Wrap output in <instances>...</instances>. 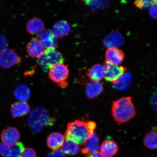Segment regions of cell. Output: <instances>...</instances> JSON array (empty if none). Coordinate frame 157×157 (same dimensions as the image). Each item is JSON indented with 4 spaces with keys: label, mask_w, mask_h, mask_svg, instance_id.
<instances>
[{
    "label": "cell",
    "mask_w": 157,
    "mask_h": 157,
    "mask_svg": "<svg viewBox=\"0 0 157 157\" xmlns=\"http://www.w3.org/2000/svg\"><path fill=\"white\" fill-rule=\"evenodd\" d=\"M99 138L95 132L82 145L81 152L84 155H89L98 152L99 150Z\"/></svg>",
    "instance_id": "cell-9"
},
{
    "label": "cell",
    "mask_w": 157,
    "mask_h": 157,
    "mask_svg": "<svg viewBox=\"0 0 157 157\" xmlns=\"http://www.w3.org/2000/svg\"><path fill=\"white\" fill-rule=\"evenodd\" d=\"M21 157H36V153L34 149L27 147L24 148Z\"/></svg>",
    "instance_id": "cell-29"
},
{
    "label": "cell",
    "mask_w": 157,
    "mask_h": 157,
    "mask_svg": "<svg viewBox=\"0 0 157 157\" xmlns=\"http://www.w3.org/2000/svg\"><path fill=\"white\" fill-rule=\"evenodd\" d=\"M103 90L101 84L99 82L92 81L88 83L86 86V95L89 99H93L102 93Z\"/></svg>",
    "instance_id": "cell-20"
},
{
    "label": "cell",
    "mask_w": 157,
    "mask_h": 157,
    "mask_svg": "<svg viewBox=\"0 0 157 157\" xmlns=\"http://www.w3.org/2000/svg\"><path fill=\"white\" fill-rule=\"evenodd\" d=\"M105 70L103 66L95 64L88 70L87 75L93 81L99 82L104 78Z\"/></svg>",
    "instance_id": "cell-17"
},
{
    "label": "cell",
    "mask_w": 157,
    "mask_h": 157,
    "mask_svg": "<svg viewBox=\"0 0 157 157\" xmlns=\"http://www.w3.org/2000/svg\"><path fill=\"white\" fill-rule=\"evenodd\" d=\"M1 136L2 142L7 146L11 147L19 142L20 133L16 128L8 127L2 131Z\"/></svg>",
    "instance_id": "cell-8"
},
{
    "label": "cell",
    "mask_w": 157,
    "mask_h": 157,
    "mask_svg": "<svg viewBox=\"0 0 157 157\" xmlns=\"http://www.w3.org/2000/svg\"><path fill=\"white\" fill-rule=\"evenodd\" d=\"M63 62V56L56 48L47 49L37 60L39 66L44 72L48 71L54 65Z\"/></svg>",
    "instance_id": "cell-4"
},
{
    "label": "cell",
    "mask_w": 157,
    "mask_h": 157,
    "mask_svg": "<svg viewBox=\"0 0 157 157\" xmlns=\"http://www.w3.org/2000/svg\"><path fill=\"white\" fill-rule=\"evenodd\" d=\"M46 157H66V156L62 151L58 149L48 153Z\"/></svg>",
    "instance_id": "cell-31"
},
{
    "label": "cell",
    "mask_w": 157,
    "mask_h": 157,
    "mask_svg": "<svg viewBox=\"0 0 157 157\" xmlns=\"http://www.w3.org/2000/svg\"><path fill=\"white\" fill-rule=\"evenodd\" d=\"M78 144L73 141L66 139L61 147V150L64 154L68 155H75L80 150Z\"/></svg>",
    "instance_id": "cell-23"
},
{
    "label": "cell",
    "mask_w": 157,
    "mask_h": 157,
    "mask_svg": "<svg viewBox=\"0 0 157 157\" xmlns=\"http://www.w3.org/2000/svg\"><path fill=\"white\" fill-rule=\"evenodd\" d=\"M111 111L114 119L119 125L130 121L136 115L132 97H123L114 101Z\"/></svg>",
    "instance_id": "cell-2"
},
{
    "label": "cell",
    "mask_w": 157,
    "mask_h": 157,
    "mask_svg": "<svg viewBox=\"0 0 157 157\" xmlns=\"http://www.w3.org/2000/svg\"><path fill=\"white\" fill-rule=\"evenodd\" d=\"M151 102L153 107L157 113V90L152 96Z\"/></svg>",
    "instance_id": "cell-33"
},
{
    "label": "cell",
    "mask_w": 157,
    "mask_h": 157,
    "mask_svg": "<svg viewBox=\"0 0 157 157\" xmlns=\"http://www.w3.org/2000/svg\"><path fill=\"white\" fill-rule=\"evenodd\" d=\"M69 74L67 66L63 63L54 65L49 69V76L53 82L57 83L59 87H66L68 83L66 80Z\"/></svg>",
    "instance_id": "cell-5"
},
{
    "label": "cell",
    "mask_w": 157,
    "mask_h": 157,
    "mask_svg": "<svg viewBox=\"0 0 157 157\" xmlns=\"http://www.w3.org/2000/svg\"><path fill=\"white\" fill-rule=\"evenodd\" d=\"M96 126V123L93 121H75L68 124L65 137L82 145L93 134Z\"/></svg>",
    "instance_id": "cell-1"
},
{
    "label": "cell",
    "mask_w": 157,
    "mask_h": 157,
    "mask_svg": "<svg viewBox=\"0 0 157 157\" xmlns=\"http://www.w3.org/2000/svg\"><path fill=\"white\" fill-rule=\"evenodd\" d=\"M109 0H84L86 4L93 10L101 9L106 6Z\"/></svg>",
    "instance_id": "cell-25"
},
{
    "label": "cell",
    "mask_w": 157,
    "mask_h": 157,
    "mask_svg": "<svg viewBox=\"0 0 157 157\" xmlns=\"http://www.w3.org/2000/svg\"><path fill=\"white\" fill-rule=\"evenodd\" d=\"M145 146L151 150L157 149V131H152L147 133L143 139Z\"/></svg>",
    "instance_id": "cell-24"
},
{
    "label": "cell",
    "mask_w": 157,
    "mask_h": 157,
    "mask_svg": "<svg viewBox=\"0 0 157 157\" xmlns=\"http://www.w3.org/2000/svg\"><path fill=\"white\" fill-rule=\"evenodd\" d=\"M118 150L117 143L112 140L104 141L100 147V151L104 157H113L117 154Z\"/></svg>",
    "instance_id": "cell-15"
},
{
    "label": "cell",
    "mask_w": 157,
    "mask_h": 157,
    "mask_svg": "<svg viewBox=\"0 0 157 157\" xmlns=\"http://www.w3.org/2000/svg\"><path fill=\"white\" fill-rule=\"evenodd\" d=\"M70 30V25L64 21H57L53 27V33L55 36L59 38H63L68 35Z\"/></svg>",
    "instance_id": "cell-19"
},
{
    "label": "cell",
    "mask_w": 157,
    "mask_h": 157,
    "mask_svg": "<svg viewBox=\"0 0 157 157\" xmlns=\"http://www.w3.org/2000/svg\"><path fill=\"white\" fill-rule=\"evenodd\" d=\"M124 57V52L117 48H108L105 52V62L115 65L122 63Z\"/></svg>",
    "instance_id": "cell-11"
},
{
    "label": "cell",
    "mask_w": 157,
    "mask_h": 157,
    "mask_svg": "<svg viewBox=\"0 0 157 157\" xmlns=\"http://www.w3.org/2000/svg\"><path fill=\"white\" fill-rule=\"evenodd\" d=\"M24 148L22 143L18 142L11 147L10 152L8 155L6 157H21Z\"/></svg>",
    "instance_id": "cell-26"
},
{
    "label": "cell",
    "mask_w": 157,
    "mask_h": 157,
    "mask_svg": "<svg viewBox=\"0 0 157 157\" xmlns=\"http://www.w3.org/2000/svg\"><path fill=\"white\" fill-rule=\"evenodd\" d=\"M124 42L122 35L118 32H113L106 36L103 41L104 46L108 48H117L122 46Z\"/></svg>",
    "instance_id": "cell-12"
},
{
    "label": "cell",
    "mask_w": 157,
    "mask_h": 157,
    "mask_svg": "<svg viewBox=\"0 0 157 157\" xmlns=\"http://www.w3.org/2000/svg\"><path fill=\"white\" fill-rule=\"evenodd\" d=\"M44 23L42 20L35 17L29 20L27 23L26 29L27 32L31 35H36L44 30Z\"/></svg>",
    "instance_id": "cell-18"
},
{
    "label": "cell",
    "mask_w": 157,
    "mask_h": 157,
    "mask_svg": "<svg viewBox=\"0 0 157 157\" xmlns=\"http://www.w3.org/2000/svg\"><path fill=\"white\" fill-rule=\"evenodd\" d=\"M13 94L16 99L20 101H25L29 99L31 93L28 86L21 84L15 87Z\"/></svg>",
    "instance_id": "cell-22"
},
{
    "label": "cell",
    "mask_w": 157,
    "mask_h": 157,
    "mask_svg": "<svg viewBox=\"0 0 157 157\" xmlns=\"http://www.w3.org/2000/svg\"><path fill=\"white\" fill-rule=\"evenodd\" d=\"M11 147L7 146L3 143H0V155L3 157L7 156L11 151Z\"/></svg>",
    "instance_id": "cell-28"
},
{
    "label": "cell",
    "mask_w": 157,
    "mask_h": 157,
    "mask_svg": "<svg viewBox=\"0 0 157 157\" xmlns=\"http://www.w3.org/2000/svg\"><path fill=\"white\" fill-rule=\"evenodd\" d=\"M27 121L31 130L39 132L44 127L53 125L55 119L44 108L38 107L34 108L29 113Z\"/></svg>",
    "instance_id": "cell-3"
},
{
    "label": "cell",
    "mask_w": 157,
    "mask_h": 157,
    "mask_svg": "<svg viewBox=\"0 0 157 157\" xmlns=\"http://www.w3.org/2000/svg\"><path fill=\"white\" fill-rule=\"evenodd\" d=\"M39 40L47 49L55 48L58 44L57 37L49 29H44L38 36Z\"/></svg>",
    "instance_id": "cell-10"
},
{
    "label": "cell",
    "mask_w": 157,
    "mask_h": 157,
    "mask_svg": "<svg viewBox=\"0 0 157 157\" xmlns=\"http://www.w3.org/2000/svg\"><path fill=\"white\" fill-rule=\"evenodd\" d=\"M87 157H104L101 152H98L93 154L88 155Z\"/></svg>",
    "instance_id": "cell-34"
},
{
    "label": "cell",
    "mask_w": 157,
    "mask_h": 157,
    "mask_svg": "<svg viewBox=\"0 0 157 157\" xmlns=\"http://www.w3.org/2000/svg\"><path fill=\"white\" fill-rule=\"evenodd\" d=\"M28 54L34 58H38L44 53V47L39 39L33 38L27 45Z\"/></svg>",
    "instance_id": "cell-13"
},
{
    "label": "cell",
    "mask_w": 157,
    "mask_h": 157,
    "mask_svg": "<svg viewBox=\"0 0 157 157\" xmlns=\"http://www.w3.org/2000/svg\"><path fill=\"white\" fill-rule=\"evenodd\" d=\"M150 14L153 18L157 19V5L152 6L150 8Z\"/></svg>",
    "instance_id": "cell-32"
},
{
    "label": "cell",
    "mask_w": 157,
    "mask_h": 157,
    "mask_svg": "<svg viewBox=\"0 0 157 157\" xmlns=\"http://www.w3.org/2000/svg\"><path fill=\"white\" fill-rule=\"evenodd\" d=\"M103 67L105 70L104 76L105 80L107 82L112 83L122 75L127 70L125 67L115 65L106 62L104 63Z\"/></svg>",
    "instance_id": "cell-6"
},
{
    "label": "cell",
    "mask_w": 157,
    "mask_h": 157,
    "mask_svg": "<svg viewBox=\"0 0 157 157\" xmlns=\"http://www.w3.org/2000/svg\"><path fill=\"white\" fill-rule=\"evenodd\" d=\"M135 5L139 8L146 10L154 4L153 0H134Z\"/></svg>",
    "instance_id": "cell-27"
},
{
    "label": "cell",
    "mask_w": 157,
    "mask_h": 157,
    "mask_svg": "<svg viewBox=\"0 0 157 157\" xmlns=\"http://www.w3.org/2000/svg\"><path fill=\"white\" fill-rule=\"evenodd\" d=\"M21 61L20 57L11 49H6L0 55V66L3 68H9L20 64Z\"/></svg>",
    "instance_id": "cell-7"
},
{
    "label": "cell",
    "mask_w": 157,
    "mask_h": 157,
    "mask_svg": "<svg viewBox=\"0 0 157 157\" xmlns=\"http://www.w3.org/2000/svg\"><path fill=\"white\" fill-rule=\"evenodd\" d=\"M64 138V135L60 133L56 132L51 133L47 138V145L52 150H58L63 144Z\"/></svg>",
    "instance_id": "cell-16"
},
{
    "label": "cell",
    "mask_w": 157,
    "mask_h": 157,
    "mask_svg": "<svg viewBox=\"0 0 157 157\" xmlns=\"http://www.w3.org/2000/svg\"><path fill=\"white\" fill-rule=\"evenodd\" d=\"M8 46V42L5 37L0 35V55L6 50Z\"/></svg>",
    "instance_id": "cell-30"
},
{
    "label": "cell",
    "mask_w": 157,
    "mask_h": 157,
    "mask_svg": "<svg viewBox=\"0 0 157 157\" xmlns=\"http://www.w3.org/2000/svg\"><path fill=\"white\" fill-rule=\"evenodd\" d=\"M10 111L13 117H19L25 116L29 113L30 108L26 101H17L12 105Z\"/></svg>",
    "instance_id": "cell-14"
},
{
    "label": "cell",
    "mask_w": 157,
    "mask_h": 157,
    "mask_svg": "<svg viewBox=\"0 0 157 157\" xmlns=\"http://www.w3.org/2000/svg\"><path fill=\"white\" fill-rule=\"evenodd\" d=\"M153 2H154V3L156 5H157V0H153Z\"/></svg>",
    "instance_id": "cell-35"
},
{
    "label": "cell",
    "mask_w": 157,
    "mask_h": 157,
    "mask_svg": "<svg viewBox=\"0 0 157 157\" xmlns=\"http://www.w3.org/2000/svg\"><path fill=\"white\" fill-rule=\"evenodd\" d=\"M132 75L129 72L124 73L122 75L113 82V87L121 91L126 90L130 85Z\"/></svg>",
    "instance_id": "cell-21"
}]
</instances>
